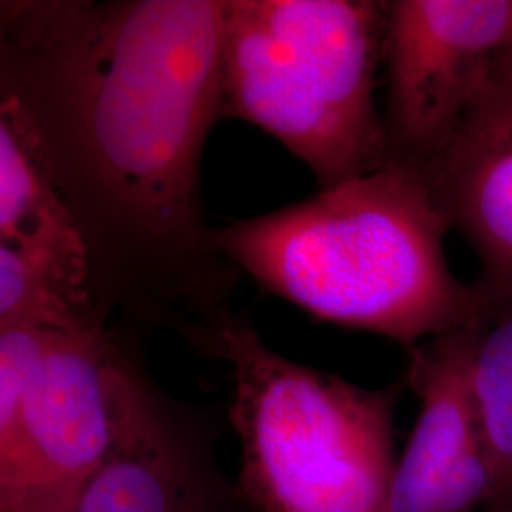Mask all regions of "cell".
I'll use <instances>...</instances> for the list:
<instances>
[{"mask_svg":"<svg viewBox=\"0 0 512 512\" xmlns=\"http://www.w3.org/2000/svg\"><path fill=\"white\" fill-rule=\"evenodd\" d=\"M224 35L226 0L0 4V99L73 213L97 302L198 346L234 315L239 274L202 202Z\"/></svg>","mask_w":512,"mask_h":512,"instance_id":"1","label":"cell"},{"mask_svg":"<svg viewBox=\"0 0 512 512\" xmlns=\"http://www.w3.org/2000/svg\"><path fill=\"white\" fill-rule=\"evenodd\" d=\"M425 175L387 164L268 215L213 228L238 272L310 317L404 349L492 327L475 283L452 272Z\"/></svg>","mask_w":512,"mask_h":512,"instance_id":"2","label":"cell"},{"mask_svg":"<svg viewBox=\"0 0 512 512\" xmlns=\"http://www.w3.org/2000/svg\"><path fill=\"white\" fill-rule=\"evenodd\" d=\"M376 0H226L224 116L266 131L319 190L387 165Z\"/></svg>","mask_w":512,"mask_h":512,"instance_id":"3","label":"cell"},{"mask_svg":"<svg viewBox=\"0 0 512 512\" xmlns=\"http://www.w3.org/2000/svg\"><path fill=\"white\" fill-rule=\"evenodd\" d=\"M205 351L230 366L239 494L258 512H389L404 380L370 389L270 348L228 317Z\"/></svg>","mask_w":512,"mask_h":512,"instance_id":"4","label":"cell"},{"mask_svg":"<svg viewBox=\"0 0 512 512\" xmlns=\"http://www.w3.org/2000/svg\"><path fill=\"white\" fill-rule=\"evenodd\" d=\"M128 338L107 325L54 334L18 427L0 439V512H71L109 458L145 376Z\"/></svg>","mask_w":512,"mask_h":512,"instance_id":"5","label":"cell"},{"mask_svg":"<svg viewBox=\"0 0 512 512\" xmlns=\"http://www.w3.org/2000/svg\"><path fill=\"white\" fill-rule=\"evenodd\" d=\"M512 40V0H391L385 10L387 164L425 175Z\"/></svg>","mask_w":512,"mask_h":512,"instance_id":"6","label":"cell"},{"mask_svg":"<svg viewBox=\"0 0 512 512\" xmlns=\"http://www.w3.org/2000/svg\"><path fill=\"white\" fill-rule=\"evenodd\" d=\"M482 330H458L406 349L403 380L418 397V416L397 461L389 512L486 509L492 473L471 389Z\"/></svg>","mask_w":512,"mask_h":512,"instance_id":"7","label":"cell"},{"mask_svg":"<svg viewBox=\"0 0 512 512\" xmlns=\"http://www.w3.org/2000/svg\"><path fill=\"white\" fill-rule=\"evenodd\" d=\"M440 213L478 260L492 325L512 315V61L494 74L450 143L425 171Z\"/></svg>","mask_w":512,"mask_h":512,"instance_id":"8","label":"cell"},{"mask_svg":"<svg viewBox=\"0 0 512 512\" xmlns=\"http://www.w3.org/2000/svg\"><path fill=\"white\" fill-rule=\"evenodd\" d=\"M232 495L202 423L145 374L71 512H234Z\"/></svg>","mask_w":512,"mask_h":512,"instance_id":"9","label":"cell"},{"mask_svg":"<svg viewBox=\"0 0 512 512\" xmlns=\"http://www.w3.org/2000/svg\"><path fill=\"white\" fill-rule=\"evenodd\" d=\"M0 245L37 258L93 293L86 241L31 129L8 99H0Z\"/></svg>","mask_w":512,"mask_h":512,"instance_id":"10","label":"cell"},{"mask_svg":"<svg viewBox=\"0 0 512 512\" xmlns=\"http://www.w3.org/2000/svg\"><path fill=\"white\" fill-rule=\"evenodd\" d=\"M109 319L92 291L33 256L0 245V327L78 334Z\"/></svg>","mask_w":512,"mask_h":512,"instance_id":"11","label":"cell"},{"mask_svg":"<svg viewBox=\"0 0 512 512\" xmlns=\"http://www.w3.org/2000/svg\"><path fill=\"white\" fill-rule=\"evenodd\" d=\"M471 389L492 473L484 512H512V315L480 332Z\"/></svg>","mask_w":512,"mask_h":512,"instance_id":"12","label":"cell"},{"mask_svg":"<svg viewBox=\"0 0 512 512\" xmlns=\"http://www.w3.org/2000/svg\"><path fill=\"white\" fill-rule=\"evenodd\" d=\"M503 55H505V57H507V59H509V61H512V40H511V46H509V48H507V50H505V52H503Z\"/></svg>","mask_w":512,"mask_h":512,"instance_id":"13","label":"cell"}]
</instances>
